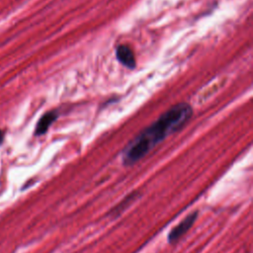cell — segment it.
Instances as JSON below:
<instances>
[{
    "label": "cell",
    "mask_w": 253,
    "mask_h": 253,
    "mask_svg": "<svg viewBox=\"0 0 253 253\" xmlns=\"http://www.w3.org/2000/svg\"><path fill=\"white\" fill-rule=\"evenodd\" d=\"M116 56L117 59L126 67L132 69L135 67V58L133 55V52L131 51V49L125 45H119L116 49Z\"/></svg>",
    "instance_id": "cell-3"
},
{
    "label": "cell",
    "mask_w": 253,
    "mask_h": 253,
    "mask_svg": "<svg viewBox=\"0 0 253 253\" xmlns=\"http://www.w3.org/2000/svg\"><path fill=\"white\" fill-rule=\"evenodd\" d=\"M197 216H198V212L194 211V212L188 214L179 224H177L168 234V241H169V243L176 242L185 233H187V231L193 226L194 222L196 221Z\"/></svg>",
    "instance_id": "cell-2"
},
{
    "label": "cell",
    "mask_w": 253,
    "mask_h": 253,
    "mask_svg": "<svg viewBox=\"0 0 253 253\" xmlns=\"http://www.w3.org/2000/svg\"><path fill=\"white\" fill-rule=\"evenodd\" d=\"M136 197H137V193L136 192H132V193H130L128 196H126L120 204H118L110 212H109V214H111V215H118V214H120V212L122 211H124L129 204H131L135 199H136Z\"/></svg>",
    "instance_id": "cell-5"
},
{
    "label": "cell",
    "mask_w": 253,
    "mask_h": 253,
    "mask_svg": "<svg viewBox=\"0 0 253 253\" xmlns=\"http://www.w3.org/2000/svg\"><path fill=\"white\" fill-rule=\"evenodd\" d=\"M4 136H5V132L0 128V145L4 142Z\"/></svg>",
    "instance_id": "cell-6"
},
{
    "label": "cell",
    "mask_w": 253,
    "mask_h": 253,
    "mask_svg": "<svg viewBox=\"0 0 253 253\" xmlns=\"http://www.w3.org/2000/svg\"><path fill=\"white\" fill-rule=\"evenodd\" d=\"M192 114V107L187 103H178L172 106L125 147L122 153L124 165L130 166L143 158L167 136L182 128Z\"/></svg>",
    "instance_id": "cell-1"
},
{
    "label": "cell",
    "mask_w": 253,
    "mask_h": 253,
    "mask_svg": "<svg viewBox=\"0 0 253 253\" xmlns=\"http://www.w3.org/2000/svg\"><path fill=\"white\" fill-rule=\"evenodd\" d=\"M57 117H58V115L55 111H49V112H46L45 114H43L36 126L35 135L40 136V135L44 134L48 130L50 126L53 124V122L57 119Z\"/></svg>",
    "instance_id": "cell-4"
}]
</instances>
